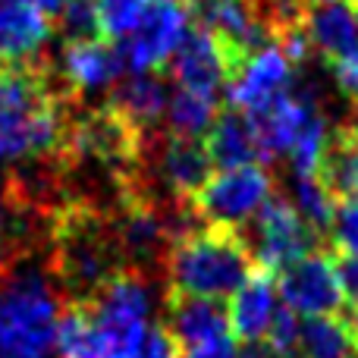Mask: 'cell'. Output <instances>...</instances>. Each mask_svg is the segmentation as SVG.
Returning a JSON list of instances; mask_svg holds the SVG:
<instances>
[{"mask_svg": "<svg viewBox=\"0 0 358 358\" xmlns=\"http://www.w3.org/2000/svg\"><path fill=\"white\" fill-rule=\"evenodd\" d=\"M60 358H101L98 327L88 302H69L57 321V340Z\"/></svg>", "mask_w": 358, "mask_h": 358, "instance_id": "cell-23", "label": "cell"}, {"mask_svg": "<svg viewBox=\"0 0 358 358\" xmlns=\"http://www.w3.org/2000/svg\"><path fill=\"white\" fill-rule=\"evenodd\" d=\"M164 117H167V123H170V132L204 138V132H208L210 123L217 120V98L176 88L173 98H167V113H164Z\"/></svg>", "mask_w": 358, "mask_h": 358, "instance_id": "cell-24", "label": "cell"}, {"mask_svg": "<svg viewBox=\"0 0 358 358\" xmlns=\"http://www.w3.org/2000/svg\"><path fill=\"white\" fill-rule=\"evenodd\" d=\"M98 10V35L104 41H126L148 13V0H94Z\"/></svg>", "mask_w": 358, "mask_h": 358, "instance_id": "cell-26", "label": "cell"}, {"mask_svg": "<svg viewBox=\"0 0 358 358\" xmlns=\"http://www.w3.org/2000/svg\"><path fill=\"white\" fill-rule=\"evenodd\" d=\"M299 315L289 311L286 305H280L271 317V327L264 334V346L271 349L277 358H296L299 355Z\"/></svg>", "mask_w": 358, "mask_h": 358, "instance_id": "cell-27", "label": "cell"}, {"mask_svg": "<svg viewBox=\"0 0 358 358\" xmlns=\"http://www.w3.org/2000/svg\"><path fill=\"white\" fill-rule=\"evenodd\" d=\"M50 38V16L31 0H0V63H29Z\"/></svg>", "mask_w": 358, "mask_h": 358, "instance_id": "cell-17", "label": "cell"}, {"mask_svg": "<svg viewBox=\"0 0 358 358\" xmlns=\"http://www.w3.org/2000/svg\"><path fill=\"white\" fill-rule=\"evenodd\" d=\"M110 107L126 117L142 136H151L167 113V92H164L161 79L151 73H132V79L120 82L113 88Z\"/></svg>", "mask_w": 358, "mask_h": 358, "instance_id": "cell-22", "label": "cell"}, {"mask_svg": "<svg viewBox=\"0 0 358 358\" xmlns=\"http://www.w3.org/2000/svg\"><path fill=\"white\" fill-rule=\"evenodd\" d=\"M242 63L236 54H229L227 44L217 35H210L201 25H192L182 35L176 54L170 57L167 69L173 76V82L185 92H198L208 94V98H217L220 88H227L229 82L236 79V73L242 69Z\"/></svg>", "mask_w": 358, "mask_h": 358, "instance_id": "cell-8", "label": "cell"}, {"mask_svg": "<svg viewBox=\"0 0 358 358\" xmlns=\"http://www.w3.org/2000/svg\"><path fill=\"white\" fill-rule=\"evenodd\" d=\"M69 110L50 88L41 63H3L0 69V157L60 155L66 138Z\"/></svg>", "mask_w": 358, "mask_h": 358, "instance_id": "cell-1", "label": "cell"}, {"mask_svg": "<svg viewBox=\"0 0 358 358\" xmlns=\"http://www.w3.org/2000/svg\"><path fill=\"white\" fill-rule=\"evenodd\" d=\"M98 327L101 358H136L145 336L148 317V283L138 271L120 267L104 280L98 292L88 299Z\"/></svg>", "mask_w": 358, "mask_h": 358, "instance_id": "cell-5", "label": "cell"}, {"mask_svg": "<svg viewBox=\"0 0 358 358\" xmlns=\"http://www.w3.org/2000/svg\"><path fill=\"white\" fill-rule=\"evenodd\" d=\"M252 242L242 227H220V223H198L170 245L164 271L170 289L176 296L198 299H229L245 277L255 271Z\"/></svg>", "mask_w": 358, "mask_h": 358, "instance_id": "cell-2", "label": "cell"}, {"mask_svg": "<svg viewBox=\"0 0 358 358\" xmlns=\"http://www.w3.org/2000/svg\"><path fill=\"white\" fill-rule=\"evenodd\" d=\"M292 208L302 214V220L317 233V239H327L334 223V195L317 182V176H296L292 173Z\"/></svg>", "mask_w": 358, "mask_h": 358, "instance_id": "cell-25", "label": "cell"}, {"mask_svg": "<svg viewBox=\"0 0 358 358\" xmlns=\"http://www.w3.org/2000/svg\"><path fill=\"white\" fill-rule=\"evenodd\" d=\"M136 358H182V346H179V340L170 334L167 324H157V327L145 330Z\"/></svg>", "mask_w": 358, "mask_h": 358, "instance_id": "cell-31", "label": "cell"}, {"mask_svg": "<svg viewBox=\"0 0 358 358\" xmlns=\"http://www.w3.org/2000/svg\"><path fill=\"white\" fill-rule=\"evenodd\" d=\"M273 195V176L264 164H245L210 176L189 208L201 223H220V227H242L258 208Z\"/></svg>", "mask_w": 358, "mask_h": 358, "instance_id": "cell-6", "label": "cell"}, {"mask_svg": "<svg viewBox=\"0 0 358 358\" xmlns=\"http://www.w3.org/2000/svg\"><path fill=\"white\" fill-rule=\"evenodd\" d=\"M315 176L334 201H358V126L340 123L327 129Z\"/></svg>", "mask_w": 358, "mask_h": 358, "instance_id": "cell-18", "label": "cell"}, {"mask_svg": "<svg viewBox=\"0 0 358 358\" xmlns=\"http://www.w3.org/2000/svg\"><path fill=\"white\" fill-rule=\"evenodd\" d=\"M296 358H358V317L349 311L305 317L299 324Z\"/></svg>", "mask_w": 358, "mask_h": 358, "instance_id": "cell-21", "label": "cell"}, {"mask_svg": "<svg viewBox=\"0 0 358 358\" xmlns=\"http://www.w3.org/2000/svg\"><path fill=\"white\" fill-rule=\"evenodd\" d=\"M210 167H214V161H210L201 138L170 132L157 142V176L167 185L173 201L189 204L195 192L210 179Z\"/></svg>", "mask_w": 358, "mask_h": 358, "instance_id": "cell-13", "label": "cell"}, {"mask_svg": "<svg viewBox=\"0 0 358 358\" xmlns=\"http://www.w3.org/2000/svg\"><path fill=\"white\" fill-rule=\"evenodd\" d=\"M311 3H334V0H311Z\"/></svg>", "mask_w": 358, "mask_h": 358, "instance_id": "cell-36", "label": "cell"}, {"mask_svg": "<svg viewBox=\"0 0 358 358\" xmlns=\"http://www.w3.org/2000/svg\"><path fill=\"white\" fill-rule=\"evenodd\" d=\"M334 79H336V88H340L343 94H346L349 101L355 104V110H358V48L352 50V54L346 57V60H340V63H334Z\"/></svg>", "mask_w": 358, "mask_h": 358, "instance_id": "cell-32", "label": "cell"}, {"mask_svg": "<svg viewBox=\"0 0 358 358\" xmlns=\"http://www.w3.org/2000/svg\"><path fill=\"white\" fill-rule=\"evenodd\" d=\"M185 13L192 25L217 35L239 60H248L255 50L273 44L261 0H185Z\"/></svg>", "mask_w": 358, "mask_h": 358, "instance_id": "cell-9", "label": "cell"}, {"mask_svg": "<svg viewBox=\"0 0 358 358\" xmlns=\"http://www.w3.org/2000/svg\"><path fill=\"white\" fill-rule=\"evenodd\" d=\"M57 19H60V31L66 35V41L101 38L98 35V10H94V0H69Z\"/></svg>", "mask_w": 358, "mask_h": 358, "instance_id": "cell-28", "label": "cell"}, {"mask_svg": "<svg viewBox=\"0 0 358 358\" xmlns=\"http://www.w3.org/2000/svg\"><path fill=\"white\" fill-rule=\"evenodd\" d=\"M60 305L48 280L19 273L0 292V358H48L57 340Z\"/></svg>", "mask_w": 358, "mask_h": 358, "instance_id": "cell-4", "label": "cell"}, {"mask_svg": "<svg viewBox=\"0 0 358 358\" xmlns=\"http://www.w3.org/2000/svg\"><path fill=\"white\" fill-rule=\"evenodd\" d=\"M239 343H236L233 334L227 336H217L210 343H201V346H192V349H182V358H239Z\"/></svg>", "mask_w": 358, "mask_h": 358, "instance_id": "cell-33", "label": "cell"}, {"mask_svg": "<svg viewBox=\"0 0 358 358\" xmlns=\"http://www.w3.org/2000/svg\"><path fill=\"white\" fill-rule=\"evenodd\" d=\"M204 148H208L210 161L223 170L245 167V164H264L261 155L258 136H255L252 120L242 110L227 104V110L217 113V120L210 123V129L204 132Z\"/></svg>", "mask_w": 358, "mask_h": 358, "instance_id": "cell-20", "label": "cell"}, {"mask_svg": "<svg viewBox=\"0 0 358 358\" xmlns=\"http://www.w3.org/2000/svg\"><path fill=\"white\" fill-rule=\"evenodd\" d=\"M273 273L255 267L245 277V283L229 296L227 317H229V334L239 343H261L271 327V317L277 311V289H273Z\"/></svg>", "mask_w": 358, "mask_h": 358, "instance_id": "cell-16", "label": "cell"}, {"mask_svg": "<svg viewBox=\"0 0 358 358\" xmlns=\"http://www.w3.org/2000/svg\"><path fill=\"white\" fill-rule=\"evenodd\" d=\"M31 3H35L44 16H60V10L69 3V0H31Z\"/></svg>", "mask_w": 358, "mask_h": 358, "instance_id": "cell-34", "label": "cell"}, {"mask_svg": "<svg viewBox=\"0 0 358 358\" xmlns=\"http://www.w3.org/2000/svg\"><path fill=\"white\" fill-rule=\"evenodd\" d=\"M173 3H179V0H173Z\"/></svg>", "mask_w": 358, "mask_h": 358, "instance_id": "cell-38", "label": "cell"}, {"mask_svg": "<svg viewBox=\"0 0 358 358\" xmlns=\"http://www.w3.org/2000/svg\"><path fill=\"white\" fill-rule=\"evenodd\" d=\"M277 286L283 305L296 315L321 317L336 315L343 308V286L340 277H336L334 252L327 245L292 261L283 273H277Z\"/></svg>", "mask_w": 358, "mask_h": 358, "instance_id": "cell-10", "label": "cell"}, {"mask_svg": "<svg viewBox=\"0 0 358 358\" xmlns=\"http://www.w3.org/2000/svg\"><path fill=\"white\" fill-rule=\"evenodd\" d=\"M292 79H296V66L289 63V57L277 44H267L242 63L236 79L227 85V104L242 113H252L289 92Z\"/></svg>", "mask_w": 358, "mask_h": 358, "instance_id": "cell-12", "label": "cell"}, {"mask_svg": "<svg viewBox=\"0 0 358 358\" xmlns=\"http://www.w3.org/2000/svg\"><path fill=\"white\" fill-rule=\"evenodd\" d=\"M334 264H336V277H340V286H343V311L358 317V255L334 252Z\"/></svg>", "mask_w": 358, "mask_h": 358, "instance_id": "cell-30", "label": "cell"}, {"mask_svg": "<svg viewBox=\"0 0 358 358\" xmlns=\"http://www.w3.org/2000/svg\"><path fill=\"white\" fill-rule=\"evenodd\" d=\"M349 3H352V10H355V19H358V0H349Z\"/></svg>", "mask_w": 358, "mask_h": 358, "instance_id": "cell-35", "label": "cell"}, {"mask_svg": "<svg viewBox=\"0 0 358 358\" xmlns=\"http://www.w3.org/2000/svg\"><path fill=\"white\" fill-rule=\"evenodd\" d=\"M0 69H3V63H0Z\"/></svg>", "mask_w": 358, "mask_h": 358, "instance_id": "cell-37", "label": "cell"}, {"mask_svg": "<svg viewBox=\"0 0 358 358\" xmlns=\"http://www.w3.org/2000/svg\"><path fill=\"white\" fill-rule=\"evenodd\" d=\"M167 327L182 349L201 346V343H210L217 336L229 334L227 305L220 299H198V296L167 292Z\"/></svg>", "mask_w": 358, "mask_h": 358, "instance_id": "cell-19", "label": "cell"}, {"mask_svg": "<svg viewBox=\"0 0 358 358\" xmlns=\"http://www.w3.org/2000/svg\"><path fill=\"white\" fill-rule=\"evenodd\" d=\"M120 245L113 223H107L94 208L76 204L54 220V271L69 289V302H88L104 286L107 277L120 271Z\"/></svg>", "mask_w": 358, "mask_h": 358, "instance_id": "cell-3", "label": "cell"}, {"mask_svg": "<svg viewBox=\"0 0 358 358\" xmlns=\"http://www.w3.org/2000/svg\"><path fill=\"white\" fill-rule=\"evenodd\" d=\"M302 25L311 41V50H315L327 66L346 60L358 48V19H355V10L349 0L308 3L305 6Z\"/></svg>", "mask_w": 358, "mask_h": 358, "instance_id": "cell-15", "label": "cell"}, {"mask_svg": "<svg viewBox=\"0 0 358 358\" xmlns=\"http://www.w3.org/2000/svg\"><path fill=\"white\" fill-rule=\"evenodd\" d=\"M327 242L334 252L358 255V201H336Z\"/></svg>", "mask_w": 358, "mask_h": 358, "instance_id": "cell-29", "label": "cell"}, {"mask_svg": "<svg viewBox=\"0 0 358 358\" xmlns=\"http://www.w3.org/2000/svg\"><path fill=\"white\" fill-rule=\"evenodd\" d=\"M189 31V13L185 3H173V0H157L148 6L142 16L138 29L126 38L123 63L132 73H155V69H167L170 57L176 54L182 35Z\"/></svg>", "mask_w": 358, "mask_h": 358, "instance_id": "cell-11", "label": "cell"}, {"mask_svg": "<svg viewBox=\"0 0 358 358\" xmlns=\"http://www.w3.org/2000/svg\"><path fill=\"white\" fill-rule=\"evenodd\" d=\"M123 50L104 38H82V41H66L60 57L63 82L69 92H98L120 79L123 73Z\"/></svg>", "mask_w": 358, "mask_h": 358, "instance_id": "cell-14", "label": "cell"}, {"mask_svg": "<svg viewBox=\"0 0 358 358\" xmlns=\"http://www.w3.org/2000/svg\"><path fill=\"white\" fill-rule=\"evenodd\" d=\"M324 242L317 239V233L302 220L289 198L271 195L255 214V264L267 273H283L292 261L305 258L308 252L321 248Z\"/></svg>", "mask_w": 358, "mask_h": 358, "instance_id": "cell-7", "label": "cell"}]
</instances>
